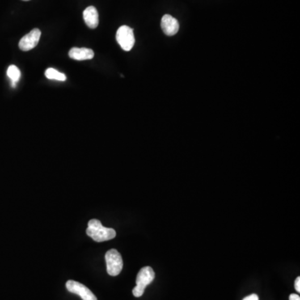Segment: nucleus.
I'll list each match as a JSON object with an SVG mask.
<instances>
[{"instance_id": "obj_3", "label": "nucleus", "mask_w": 300, "mask_h": 300, "mask_svg": "<svg viewBox=\"0 0 300 300\" xmlns=\"http://www.w3.org/2000/svg\"><path fill=\"white\" fill-rule=\"evenodd\" d=\"M105 261L107 264V272L111 276H117L123 268V259L117 250L113 249L106 253Z\"/></svg>"}, {"instance_id": "obj_10", "label": "nucleus", "mask_w": 300, "mask_h": 300, "mask_svg": "<svg viewBox=\"0 0 300 300\" xmlns=\"http://www.w3.org/2000/svg\"><path fill=\"white\" fill-rule=\"evenodd\" d=\"M7 75L12 83V87H16V83L20 79V70L15 65H10L7 70Z\"/></svg>"}, {"instance_id": "obj_12", "label": "nucleus", "mask_w": 300, "mask_h": 300, "mask_svg": "<svg viewBox=\"0 0 300 300\" xmlns=\"http://www.w3.org/2000/svg\"><path fill=\"white\" fill-rule=\"evenodd\" d=\"M294 287H295L296 291L299 293L300 292V277L297 278L294 283Z\"/></svg>"}, {"instance_id": "obj_13", "label": "nucleus", "mask_w": 300, "mask_h": 300, "mask_svg": "<svg viewBox=\"0 0 300 300\" xmlns=\"http://www.w3.org/2000/svg\"><path fill=\"white\" fill-rule=\"evenodd\" d=\"M243 300H259V297L257 294H251V295H249L246 297V298H243Z\"/></svg>"}, {"instance_id": "obj_15", "label": "nucleus", "mask_w": 300, "mask_h": 300, "mask_svg": "<svg viewBox=\"0 0 300 300\" xmlns=\"http://www.w3.org/2000/svg\"><path fill=\"white\" fill-rule=\"evenodd\" d=\"M23 1H30V0H23Z\"/></svg>"}, {"instance_id": "obj_6", "label": "nucleus", "mask_w": 300, "mask_h": 300, "mask_svg": "<svg viewBox=\"0 0 300 300\" xmlns=\"http://www.w3.org/2000/svg\"><path fill=\"white\" fill-rule=\"evenodd\" d=\"M41 37V31L35 29L32 31H30L28 35L23 36L19 41V48L22 51H30L33 48H35L38 44H39V39Z\"/></svg>"}, {"instance_id": "obj_14", "label": "nucleus", "mask_w": 300, "mask_h": 300, "mask_svg": "<svg viewBox=\"0 0 300 300\" xmlns=\"http://www.w3.org/2000/svg\"><path fill=\"white\" fill-rule=\"evenodd\" d=\"M289 300H300V297L298 294L295 293H292L289 295Z\"/></svg>"}, {"instance_id": "obj_4", "label": "nucleus", "mask_w": 300, "mask_h": 300, "mask_svg": "<svg viewBox=\"0 0 300 300\" xmlns=\"http://www.w3.org/2000/svg\"><path fill=\"white\" fill-rule=\"evenodd\" d=\"M118 44L124 51H130L135 44L133 30L127 25H123L118 30L116 34Z\"/></svg>"}, {"instance_id": "obj_8", "label": "nucleus", "mask_w": 300, "mask_h": 300, "mask_svg": "<svg viewBox=\"0 0 300 300\" xmlns=\"http://www.w3.org/2000/svg\"><path fill=\"white\" fill-rule=\"evenodd\" d=\"M84 19L88 27L96 29L99 25V14L96 8L90 6L84 11Z\"/></svg>"}, {"instance_id": "obj_9", "label": "nucleus", "mask_w": 300, "mask_h": 300, "mask_svg": "<svg viewBox=\"0 0 300 300\" xmlns=\"http://www.w3.org/2000/svg\"><path fill=\"white\" fill-rule=\"evenodd\" d=\"M69 57L74 60H92L94 56V51L87 48H73L69 52Z\"/></svg>"}, {"instance_id": "obj_7", "label": "nucleus", "mask_w": 300, "mask_h": 300, "mask_svg": "<svg viewBox=\"0 0 300 300\" xmlns=\"http://www.w3.org/2000/svg\"><path fill=\"white\" fill-rule=\"evenodd\" d=\"M161 28L168 36H173L179 32V24L176 18L170 14H165L161 20Z\"/></svg>"}, {"instance_id": "obj_5", "label": "nucleus", "mask_w": 300, "mask_h": 300, "mask_svg": "<svg viewBox=\"0 0 300 300\" xmlns=\"http://www.w3.org/2000/svg\"><path fill=\"white\" fill-rule=\"evenodd\" d=\"M66 289L70 293L80 296L83 300H98L96 296L94 295L89 288L74 280H69L66 283Z\"/></svg>"}, {"instance_id": "obj_11", "label": "nucleus", "mask_w": 300, "mask_h": 300, "mask_svg": "<svg viewBox=\"0 0 300 300\" xmlns=\"http://www.w3.org/2000/svg\"><path fill=\"white\" fill-rule=\"evenodd\" d=\"M46 78L52 80L65 81L66 80V75L63 73L58 71L56 69H48L45 71Z\"/></svg>"}, {"instance_id": "obj_1", "label": "nucleus", "mask_w": 300, "mask_h": 300, "mask_svg": "<svg viewBox=\"0 0 300 300\" xmlns=\"http://www.w3.org/2000/svg\"><path fill=\"white\" fill-rule=\"evenodd\" d=\"M86 234L88 236L91 237L96 242L110 240L116 236L115 229L103 227L100 221L95 219L90 220L88 223Z\"/></svg>"}, {"instance_id": "obj_2", "label": "nucleus", "mask_w": 300, "mask_h": 300, "mask_svg": "<svg viewBox=\"0 0 300 300\" xmlns=\"http://www.w3.org/2000/svg\"><path fill=\"white\" fill-rule=\"evenodd\" d=\"M155 274L151 267H144L140 269L136 278V286L133 288V294L134 297L140 298L145 293V289L149 284L154 281Z\"/></svg>"}]
</instances>
